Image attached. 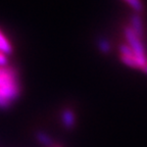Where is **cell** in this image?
<instances>
[{
	"label": "cell",
	"mask_w": 147,
	"mask_h": 147,
	"mask_svg": "<svg viewBox=\"0 0 147 147\" xmlns=\"http://www.w3.org/2000/svg\"><path fill=\"white\" fill-rule=\"evenodd\" d=\"M141 71H142L143 73H144V74H146V75H147V63L145 64V65L142 67V69H141Z\"/></svg>",
	"instance_id": "9c48e42d"
},
{
	"label": "cell",
	"mask_w": 147,
	"mask_h": 147,
	"mask_svg": "<svg viewBox=\"0 0 147 147\" xmlns=\"http://www.w3.org/2000/svg\"><path fill=\"white\" fill-rule=\"evenodd\" d=\"M130 28L135 32L136 35H138L140 38L143 39V37H144V25H143V21L139 13H135L131 18Z\"/></svg>",
	"instance_id": "277c9868"
},
{
	"label": "cell",
	"mask_w": 147,
	"mask_h": 147,
	"mask_svg": "<svg viewBox=\"0 0 147 147\" xmlns=\"http://www.w3.org/2000/svg\"><path fill=\"white\" fill-rule=\"evenodd\" d=\"M124 35L127 41L126 43L131 47L132 51L134 52L138 61L140 63L141 69L147 63V52L144 43H143V39L135 34V32L130 28V26L125 28Z\"/></svg>",
	"instance_id": "7a4b0ae2"
},
{
	"label": "cell",
	"mask_w": 147,
	"mask_h": 147,
	"mask_svg": "<svg viewBox=\"0 0 147 147\" xmlns=\"http://www.w3.org/2000/svg\"><path fill=\"white\" fill-rule=\"evenodd\" d=\"M36 139L38 140V142L44 147H53L54 146V141L52 138L49 136V134L45 133L43 131H38L36 133Z\"/></svg>",
	"instance_id": "8992f818"
},
{
	"label": "cell",
	"mask_w": 147,
	"mask_h": 147,
	"mask_svg": "<svg viewBox=\"0 0 147 147\" xmlns=\"http://www.w3.org/2000/svg\"><path fill=\"white\" fill-rule=\"evenodd\" d=\"M124 1L128 3L135 10L136 13H139L143 10V4L141 2V0H124Z\"/></svg>",
	"instance_id": "ba28073f"
},
{
	"label": "cell",
	"mask_w": 147,
	"mask_h": 147,
	"mask_svg": "<svg viewBox=\"0 0 147 147\" xmlns=\"http://www.w3.org/2000/svg\"><path fill=\"white\" fill-rule=\"evenodd\" d=\"M12 51H13L12 44L10 43L9 39L6 37V35L3 33V31L0 29V52L9 55L11 54Z\"/></svg>",
	"instance_id": "5b68a950"
},
{
	"label": "cell",
	"mask_w": 147,
	"mask_h": 147,
	"mask_svg": "<svg viewBox=\"0 0 147 147\" xmlns=\"http://www.w3.org/2000/svg\"><path fill=\"white\" fill-rule=\"evenodd\" d=\"M22 87L13 65L0 67V109H7L18 99Z\"/></svg>",
	"instance_id": "6da1fadb"
},
{
	"label": "cell",
	"mask_w": 147,
	"mask_h": 147,
	"mask_svg": "<svg viewBox=\"0 0 147 147\" xmlns=\"http://www.w3.org/2000/svg\"><path fill=\"white\" fill-rule=\"evenodd\" d=\"M98 48L101 52L106 54V53H109L111 51V44L105 38H100L98 40Z\"/></svg>",
	"instance_id": "52a82bcc"
},
{
	"label": "cell",
	"mask_w": 147,
	"mask_h": 147,
	"mask_svg": "<svg viewBox=\"0 0 147 147\" xmlns=\"http://www.w3.org/2000/svg\"><path fill=\"white\" fill-rule=\"evenodd\" d=\"M53 147H62V146H61V145H59V144H55Z\"/></svg>",
	"instance_id": "30bf717a"
},
{
	"label": "cell",
	"mask_w": 147,
	"mask_h": 147,
	"mask_svg": "<svg viewBox=\"0 0 147 147\" xmlns=\"http://www.w3.org/2000/svg\"><path fill=\"white\" fill-rule=\"evenodd\" d=\"M60 121L67 130H73L77 124V117L74 109L69 107L63 108L60 113Z\"/></svg>",
	"instance_id": "3957f363"
}]
</instances>
